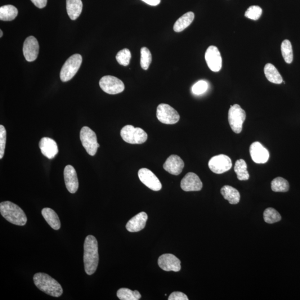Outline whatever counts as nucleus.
Here are the masks:
<instances>
[{"instance_id":"f03ea898","label":"nucleus","mask_w":300,"mask_h":300,"mask_svg":"<svg viewBox=\"0 0 300 300\" xmlns=\"http://www.w3.org/2000/svg\"><path fill=\"white\" fill-rule=\"evenodd\" d=\"M35 285L43 292L53 297H60L63 294L61 285L50 276L39 272L34 276Z\"/></svg>"},{"instance_id":"473e14b6","label":"nucleus","mask_w":300,"mask_h":300,"mask_svg":"<svg viewBox=\"0 0 300 300\" xmlns=\"http://www.w3.org/2000/svg\"><path fill=\"white\" fill-rule=\"evenodd\" d=\"M131 59V53L128 48L120 51L116 56V59L121 65L127 66L129 65Z\"/></svg>"},{"instance_id":"412c9836","label":"nucleus","mask_w":300,"mask_h":300,"mask_svg":"<svg viewBox=\"0 0 300 300\" xmlns=\"http://www.w3.org/2000/svg\"><path fill=\"white\" fill-rule=\"evenodd\" d=\"M83 4L82 0H66V10L70 19L75 20L82 12Z\"/></svg>"},{"instance_id":"c9c22d12","label":"nucleus","mask_w":300,"mask_h":300,"mask_svg":"<svg viewBox=\"0 0 300 300\" xmlns=\"http://www.w3.org/2000/svg\"><path fill=\"white\" fill-rule=\"evenodd\" d=\"M208 84L205 81L201 80L192 87V91L195 95H199L207 91Z\"/></svg>"},{"instance_id":"2f4dec72","label":"nucleus","mask_w":300,"mask_h":300,"mask_svg":"<svg viewBox=\"0 0 300 300\" xmlns=\"http://www.w3.org/2000/svg\"><path fill=\"white\" fill-rule=\"evenodd\" d=\"M152 61V55L150 51L146 47L141 49L140 64L142 69L147 70L149 69Z\"/></svg>"},{"instance_id":"ea45409f","label":"nucleus","mask_w":300,"mask_h":300,"mask_svg":"<svg viewBox=\"0 0 300 300\" xmlns=\"http://www.w3.org/2000/svg\"><path fill=\"white\" fill-rule=\"evenodd\" d=\"M2 36H3V33H2V30H0V38H2Z\"/></svg>"},{"instance_id":"ddd939ff","label":"nucleus","mask_w":300,"mask_h":300,"mask_svg":"<svg viewBox=\"0 0 300 300\" xmlns=\"http://www.w3.org/2000/svg\"><path fill=\"white\" fill-rule=\"evenodd\" d=\"M158 265L166 271L178 272L181 270V261L174 255L166 254L161 255L158 259Z\"/></svg>"},{"instance_id":"f8f14e48","label":"nucleus","mask_w":300,"mask_h":300,"mask_svg":"<svg viewBox=\"0 0 300 300\" xmlns=\"http://www.w3.org/2000/svg\"><path fill=\"white\" fill-rule=\"evenodd\" d=\"M140 181L150 189L158 191L162 188V185L155 174L146 168L141 169L138 172Z\"/></svg>"},{"instance_id":"bb28decb","label":"nucleus","mask_w":300,"mask_h":300,"mask_svg":"<svg viewBox=\"0 0 300 300\" xmlns=\"http://www.w3.org/2000/svg\"><path fill=\"white\" fill-rule=\"evenodd\" d=\"M18 15L17 8L12 5H5L0 7V20L11 21L15 19Z\"/></svg>"},{"instance_id":"423d86ee","label":"nucleus","mask_w":300,"mask_h":300,"mask_svg":"<svg viewBox=\"0 0 300 300\" xmlns=\"http://www.w3.org/2000/svg\"><path fill=\"white\" fill-rule=\"evenodd\" d=\"M80 137L83 147L88 155H95L97 149L100 146L98 144L95 132L90 128L84 127L81 129Z\"/></svg>"},{"instance_id":"b1692460","label":"nucleus","mask_w":300,"mask_h":300,"mask_svg":"<svg viewBox=\"0 0 300 300\" xmlns=\"http://www.w3.org/2000/svg\"><path fill=\"white\" fill-rule=\"evenodd\" d=\"M194 13L188 12L176 21L173 26V30L176 33H180L189 27L194 21Z\"/></svg>"},{"instance_id":"f704fd0d","label":"nucleus","mask_w":300,"mask_h":300,"mask_svg":"<svg viewBox=\"0 0 300 300\" xmlns=\"http://www.w3.org/2000/svg\"><path fill=\"white\" fill-rule=\"evenodd\" d=\"M6 142V130L3 125H0V159H2L4 154Z\"/></svg>"},{"instance_id":"cd10ccee","label":"nucleus","mask_w":300,"mask_h":300,"mask_svg":"<svg viewBox=\"0 0 300 300\" xmlns=\"http://www.w3.org/2000/svg\"><path fill=\"white\" fill-rule=\"evenodd\" d=\"M117 297L121 300H138L141 299V295L137 290L122 288L118 291Z\"/></svg>"},{"instance_id":"58836bf2","label":"nucleus","mask_w":300,"mask_h":300,"mask_svg":"<svg viewBox=\"0 0 300 300\" xmlns=\"http://www.w3.org/2000/svg\"><path fill=\"white\" fill-rule=\"evenodd\" d=\"M147 4L151 6H157L160 4L161 0H142Z\"/></svg>"},{"instance_id":"2eb2a0df","label":"nucleus","mask_w":300,"mask_h":300,"mask_svg":"<svg viewBox=\"0 0 300 300\" xmlns=\"http://www.w3.org/2000/svg\"><path fill=\"white\" fill-rule=\"evenodd\" d=\"M203 185L199 177L193 172L187 173L181 182V189L185 191H199Z\"/></svg>"},{"instance_id":"a211bd4d","label":"nucleus","mask_w":300,"mask_h":300,"mask_svg":"<svg viewBox=\"0 0 300 300\" xmlns=\"http://www.w3.org/2000/svg\"><path fill=\"white\" fill-rule=\"evenodd\" d=\"M42 153L48 159H52L59 152L57 143L51 138L43 137L39 142Z\"/></svg>"},{"instance_id":"c85d7f7f","label":"nucleus","mask_w":300,"mask_h":300,"mask_svg":"<svg viewBox=\"0 0 300 300\" xmlns=\"http://www.w3.org/2000/svg\"><path fill=\"white\" fill-rule=\"evenodd\" d=\"M289 182L283 177H276L271 182V189L274 192H287L289 190Z\"/></svg>"},{"instance_id":"20e7f679","label":"nucleus","mask_w":300,"mask_h":300,"mask_svg":"<svg viewBox=\"0 0 300 300\" xmlns=\"http://www.w3.org/2000/svg\"><path fill=\"white\" fill-rule=\"evenodd\" d=\"M121 136L129 144H142L146 141L147 134L144 129L135 128L132 125H127L121 130Z\"/></svg>"},{"instance_id":"39448f33","label":"nucleus","mask_w":300,"mask_h":300,"mask_svg":"<svg viewBox=\"0 0 300 300\" xmlns=\"http://www.w3.org/2000/svg\"><path fill=\"white\" fill-rule=\"evenodd\" d=\"M83 62L82 56L75 54L69 58L62 66L60 72V79L62 82H69L78 73Z\"/></svg>"},{"instance_id":"6ab92c4d","label":"nucleus","mask_w":300,"mask_h":300,"mask_svg":"<svg viewBox=\"0 0 300 300\" xmlns=\"http://www.w3.org/2000/svg\"><path fill=\"white\" fill-rule=\"evenodd\" d=\"M184 166V162L180 157L172 155L166 161L163 167L169 173L173 174V175H178L182 172Z\"/></svg>"},{"instance_id":"f3484780","label":"nucleus","mask_w":300,"mask_h":300,"mask_svg":"<svg viewBox=\"0 0 300 300\" xmlns=\"http://www.w3.org/2000/svg\"><path fill=\"white\" fill-rule=\"evenodd\" d=\"M64 180L67 189L71 194H75L79 189V180L75 168L71 165H67L64 169Z\"/></svg>"},{"instance_id":"dca6fc26","label":"nucleus","mask_w":300,"mask_h":300,"mask_svg":"<svg viewBox=\"0 0 300 300\" xmlns=\"http://www.w3.org/2000/svg\"><path fill=\"white\" fill-rule=\"evenodd\" d=\"M39 52V44L37 39L29 37L24 43L23 53L26 60L33 62L37 60Z\"/></svg>"},{"instance_id":"aec40b11","label":"nucleus","mask_w":300,"mask_h":300,"mask_svg":"<svg viewBox=\"0 0 300 300\" xmlns=\"http://www.w3.org/2000/svg\"><path fill=\"white\" fill-rule=\"evenodd\" d=\"M148 216L145 212H141L133 217L127 223L126 228L128 231L136 232L145 228Z\"/></svg>"},{"instance_id":"f257e3e1","label":"nucleus","mask_w":300,"mask_h":300,"mask_svg":"<svg viewBox=\"0 0 300 300\" xmlns=\"http://www.w3.org/2000/svg\"><path fill=\"white\" fill-rule=\"evenodd\" d=\"M84 253L85 270L88 275L95 272L99 261L98 252V243L96 239L92 235H88L85 239Z\"/></svg>"},{"instance_id":"4c0bfd02","label":"nucleus","mask_w":300,"mask_h":300,"mask_svg":"<svg viewBox=\"0 0 300 300\" xmlns=\"http://www.w3.org/2000/svg\"><path fill=\"white\" fill-rule=\"evenodd\" d=\"M36 6L39 8H44L46 6L47 0H31Z\"/></svg>"},{"instance_id":"7ed1b4c3","label":"nucleus","mask_w":300,"mask_h":300,"mask_svg":"<svg viewBox=\"0 0 300 300\" xmlns=\"http://www.w3.org/2000/svg\"><path fill=\"white\" fill-rule=\"evenodd\" d=\"M0 213L7 221L12 224L24 226L28 221L23 210L10 201H4L0 204Z\"/></svg>"},{"instance_id":"4468645a","label":"nucleus","mask_w":300,"mask_h":300,"mask_svg":"<svg viewBox=\"0 0 300 300\" xmlns=\"http://www.w3.org/2000/svg\"><path fill=\"white\" fill-rule=\"evenodd\" d=\"M250 153L253 160L257 164H265L270 158L269 152L259 142H255L251 145Z\"/></svg>"},{"instance_id":"c756f323","label":"nucleus","mask_w":300,"mask_h":300,"mask_svg":"<svg viewBox=\"0 0 300 300\" xmlns=\"http://www.w3.org/2000/svg\"><path fill=\"white\" fill-rule=\"evenodd\" d=\"M281 50L282 55L286 63H292L293 61V51L292 43L289 40H285L282 43Z\"/></svg>"},{"instance_id":"0eeeda50","label":"nucleus","mask_w":300,"mask_h":300,"mask_svg":"<svg viewBox=\"0 0 300 300\" xmlns=\"http://www.w3.org/2000/svg\"><path fill=\"white\" fill-rule=\"evenodd\" d=\"M228 122L232 130L240 133L243 129V125L246 119L245 111L239 105L231 106L228 115Z\"/></svg>"},{"instance_id":"4be33fe9","label":"nucleus","mask_w":300,"mask_h":300,"mask_svg":"<svg viewBox=\"0 0 300 300\" xmlns=\"http://www.w3.org/2000/svg\"><path fill=\"white\" fill-rule=\"evenodd\" d=\"M43 217L53 230H59L61 227V222L59 216L54 210L50 208H44L42 210Z\"/></svg>"},{"instance_id":"72a5a7b5","label":"nucleus","mask_w":300,"mask_h":300,"mask_svg":"<svg viewBox=\"0 0 300 300\" xmlns=\"http://www.w3.org/2000/svg\"><path fill=\"white\" fill-rule=\"evenodd\" d=\"M262 13V10L260 7L252 6L246 10L245 16L251 20H257L261 17Z\"/></svg>"},{"instance_id":"7c9ffc66","label":"nucleus","mask_w":300,"mask_h":300,"mask_svg":"<svg viewBox=\"0 0 300 300\" xmlns=\"http://www.w3.org/2000/svg\"><path fill=\"white\" fill-rule=\"evenodd\" d=\"M264 220L267 223H274L281 220L280 214L273 208H267L263 213Z\"/></svg>"},{"instance_id":"e433bc0d","label":"nucleus","mask_w":300,"mask_h":300,"mask_svg":"<svg viewBox=\"0 0 300 300\" xmlns=\"http://www.w3.org/2000/svg\"><path fill=\"white\" fill-rule=\"evenodd\" d=\"M169 300H188L186 295L181 292H173L170 295Z\"/></svg>"},{"instance_id":"393cba45","label":"nucleus","mask_w":300,"mask_h":300,"mask_svg":"<svg viewBox=\"0 0 300 300\" xmlns=\"http://www.w3.org/2000/svg\"><path fill=\"white\" fill-rule=\"evenodd\" d=\"M264 73L267 79L270 82L276 84H280L283 82L279 71L271 64H267L264 68Z\"/></svg>"},{"instance_id":"5701e85b","label":"nucleus","mask_w":300,"mask_h":300,"mask_svg":"<svg viewBox=\"0 0 300 300\" xmlns=\"http://www.w3.org/2000/svg\"><path fill=\"white\" fill-rule=\"evenodd\" d=\"M221 193L223 198L227 200L230 204L236 205L240 202V192L234 187L225 185L222 187Z\"/></svg>"},{"instance_id":"6e6552de","label":"nucleus","mask_w":300,"mask_h":300,"mask_svg":"<svg viewBox=\"0 0 300 300\" xmlns=\"http://www.w3.org/2000/svg\"><path fill=\"white\" fill-rule=\"evenodd\" d=\"M156 116L161 123L168 125L176 124L180 118L175 109L165 104H161L158 106Z\"/></svg>"},{"instance_id":"1a4fd4ad","label":"nucleus","mask_w":300,"mask_h":300,"mask_svg":"<svg viewBox=\"0 0 300 300\" xmlns=\"http://www.w3.org/2000/svg\"><path fill=\"white\" fill-rule=\"evenodd\" d=\"M101 88L110 95H116L124 91L125 85L122 80L113 76H105L99 83Z\"/></svg>"},{"instance_id":"9d476101","label":"nucleus","mask_w":300,"mask_h":300,"mask_svg":"<svg viewBox=\"0 0 300 300\" xmlns=\"http://www.w3.org/2000/svg\"><path fill=\"white\" fill-rule=\"evenodd\" d=\"M209 167L211 171L217 174H221L230 170L232 166L229 157L225 155L214 156L210 160Z\"/></svg>"},{"instance_id":"a878e982","label":"nucleus","mask_w":300,"mask_h":300,"mask_svg":"<svg viewBox=\"0 0 300 300\" xmlns=\"http://www.w3.org/2000/svg\"><path fill=\"white\" fill-rule=\"evenodd\" d=\"M247 168V164H246L245 160L240 159L236 161L234 171L237 174V178L239 180L246 181L249 180L250 175Z\"/></svg>"},{"instance_id":"9b49d317","label":"nucleus","mask_w":300,"mask_h":300,"mask_svg":"<svg viewBox=\"0 0 300 300\" xmlns=\"http://www.w3.org/2000/svg\"><path fill=\"white\" fill-rule=\"evenodd\" d=\"M205 60L210 70L218 72L222 68V57L217 47L210 46L205 52Z\"/></svg>"}]
</instances>
